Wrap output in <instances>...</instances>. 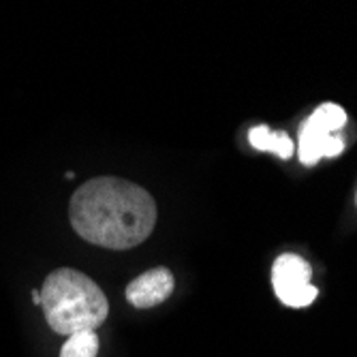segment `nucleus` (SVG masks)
Listing matches in <instances>:
<instances>
[{"label": "nucleus", "mask_w": 357, "mask_h": 357, "mask_svg": "<svg viewBox=\"0 0 357 357\" xmlns=\"http://www.w3.org/2000/svg\"><path fill=\"white\" fill-rule=\"evenodd\" d=\"M96 353H99V336H96V332H77L73 336H67L60 357H96Z\"/></svg>", "instance_id": "nucleus-7"}, {"label": "nucleus", "mask_w": 357, "mask_h": 357, "mask_svg": "<svg viewBox=\"0 0 357 357\" xmlns=\"http://www.w3.org/2000/svg\"><path fill=\"white\" fill-rule=\"evenodd\" d=\"M250 146L261 150V152H274L280 158H291L294 154V144H291V137L284 131H270L268 126H252L248 133Z\"/></svg>", "instance_id": "nucleus-6"}, {"label": "nucleus", "mask_w": 357, "mask_h": 357, "mask_svg": "<svg viewBox=\"0 0 357 357\" xmlns=\"http://www.w3.org/2000/svg\"><path fill=\"white\" fill-rule=\"evenodd\" d=\"M310 120L321 126L323 131H328V133H334L338 131V128H342L347 124V114L340 105H334V103H323L312 116Z\"/></svg>", "instance_id": "nucleus-8"}, {"label": "nucleus", "mask_w": 357, "mask_h": 357, "mask_svg": "<svg viewBox=\"0 0 357 357\" xmlns=\"http://www.w3.org/2000/svg\"><path fill=\"white\" fill-rule=\"evenodd\" d=\"M300 160L304 165H314L323 156H336L344 150V144L340 137H334L332 133L323 131L310 118L300 128Z\"/></svg>", "instance_id": "nucleus-5"}, {"label": "nucleus", "mask_w": 357, "mask_h": 357, "mask_svg": "<svg viewBox=\"0 0 357 357\" xmlns=\"http://www.w3.org/2000/svg\"><path fill=\"white\" fill-rule=\"evenodd\" d=\"M69 218L86 242L126 250L146 242L154 231L156 204L146 188L122 178L101 176L73 192Z\"/></svg>", "instance_id": "nucleus-1"}, {"label": "nucleus", "mask_w": 357, "mask_h": 357, "mask_svg": "<svg viewBox=\"0 0 357 357\" xmlns=\"http://www.w3.org/2000/svg\"><path fill=\"white\" fill-rule=\"evenodd\" d=\"M312 270L300 255H280L272 268V284L278 300L291 308H304L314 302L319 289L310 284Z\"/></svg>", "instance_id": "nucleus-3"}, {"label": "nucleus", "mask_w": 357, "mask_h": 357, "mask_svg": "<svg viewBox=\"0 0 357 357\" xmlns=\"http://www.w3.org/2000/svg\"><path fill=\"white\" fill-rule=\"evenodd\" d=\"M32 302L41 304V294H39V291H32Z\"/></svg>", "instance_id": "nucleus-9"}, {"label": "nucleus", "mask_w": 357, "mask_h": 357, "mask_svg": "<svg viewBox=\"0 0 357 357\" xmlns=\"http://www.w3.org/2000/svg\"><path fill=\"white\" fill-rule=\"evenodd\" d=\"M174 291V276L167 268H154L137 276L126 287V300L135 308H154L163 304Z\"/></svg>", "instance_id": "nucleus-4"}, {"label": "nucleus", "mask_w": 357, "mask_h": 357, "mask_svg": "<svg viewBox=\"0 0 357 357\" xmlns=\"http://www.w3.org/2000/svg\"><path fill=\"white\" fill-rule=\"evenodd\" d=\"M41 306L47 326L62 336L94 332L109 314V302L101 287L71 268H60L45 278Z\"/></svg>", "instance_id": "nucleus-2"}, {"label": "nucleus", "mask_w": 357, "mask_h": 357, "mask_svg": "<svg viewBox=\"0 0 357 357\" xmlns=\"http://www.w3.org/2000/svg\"><path fill=\"white\" fill-rule=\"evenodd\" d=\"M355 204H357V195H355Z\"/></svg>", "instance_id": "nucleus-10"}]
</instances>
